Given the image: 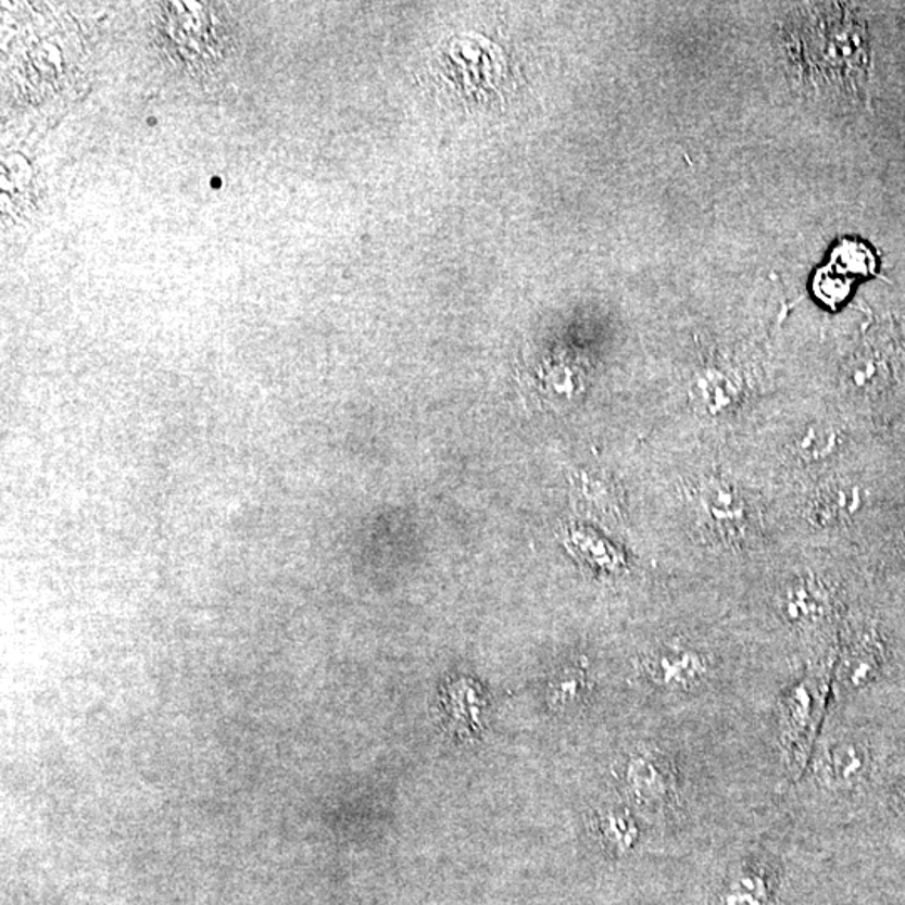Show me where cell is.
<instances>
[{
    "mask_svg": "<svg viewBox=\"0 0 905 905\" xmlns=\"http://www.w3.org/2000/svg\"><path fill=\"white\" fill-rule=\"evenodd\" d=\"M431 71L448 91L469 103H487L503 81V55L481 36H458L437 49Z\"/></svg>",
    "mask_w": 905,
    "mask_h": 905,
    "instance_id": "obj_1",
    "label": "cell"
},
{
    "mask_svg": "<svg viewBox=\"0 0 905 905\" xmlns=\"http://www.w3.org/2000/svg\"><path fill=\"white\" fill-rule=\"evenodd\" d=\"M876 268L872 250L855 240H842L830 253L827 267L820 268L815 277V296L829 305L845 301L852 282L867 277Z\"/></svg>",
    "mask_w": 905,
    "mask_h": 905,
    "instance_id": "obj_2",
    "label": "cell"
},
{
    "mask_svg": "<svg viewBox=\"0 0 905 905\" xmlns=\"http://www.w3.org/2000/svg\"><path fill=\"white\" fill-rule=\"evenodd\" d=\"M697 508L707 525L722 537H734L743 530L747 506L740 490L722 478H709L697 488Z\"/></svg>",
    "mask_w": 905,
    "mask_h": 905,
    "instance_id": "obj_3",
    "label": "cell"
},
{
    "mask_svg": "<svg viewBox=\"0 0 905 905\" xmlns=\"http://www.w3.org/2000/svg\"><path fill=\"white\" fill-rule=\"evenodd\" d=\"M648 671L664 688L690 690L706 675L707 663L694 649L664 645L649 656Z\"/></svg>",
    "mask_w": 905,
    "mask_h": 905,
    "instance_id": "obj_4",
    "label": "cell"
},
{
    "mask_svg": "<svg viewBox=\"0 0 905 905\" xmlns=\"http://www.w3.org/2000/svg\"><path fill=\"white\" fill-rule=\"evenodd\" d=\"M743 386L737 374L722 367H707L693 381L691 397L700 410L709 415H721L737 406Z\"/></svg>",
    "mask_w": 905,
    "mask_h": 905,
    "instance_id": "obj_5",
    "label": "cell"
},
{
    "mask_svg": "<svg viewBox=\"0 0 905 905\" xmlns=\"http://www.w3.org/2000/svg\"><path fill=\"white\" fill-rule=\"evenodd\" d=\"M860 502V488L857 485L842 478L827 481L815 493L810 505L812 521L820 527H829L854 515Z\"/></svg>",
    "mask_w": 905,
    "mask_h": 905,
    "instance_id": "obj_6",
    "label": "cell"
},
{
    "mask_svg": "<svg viewBox=\"0 0 905 905\" xmlns=\"http://www.w3.org/2000/svg\"><path fill=\"white\" fill-rule=\"evenodd\" d=\"M827 592L820 583L810 579H800L790 583L781 598V608L790 623L814 624L824 617L827 611Z\"/></svg>",
    "mask_w": 905,
    "mask_h": 905,
    "instance_id": "obj_7",
    "label": "cell"
},
{
    "mask_svg": "<svg viewBox=\"0 0 905 905\" xmlns=\"http://www.w3.org/2000/svg\"><path fill=\"white\" fill-rule=\"evenodd\" d=\"M626 777L629 789L642 802H663L669 793L666 771L649 756H634L627 765Z\"/></svg>",
    "mask_w": 905,
    "mask_h": 905,
    "instance_id": "obj_8",
    "label": "cell"
},
{
    "mask_svg": "<svg viewBox=\"0 0 905 905\" xmlns=\"http://www.w3.org/2000/svg\"><path fill=\"white\" fill-rule=\"evenodd\" d=\"M840 432L830 423H812L805 426L793 440V451L806 463L829 460L839 450Z\"/></svg>",
    "mask_w": 905,
    "mask_h": 905,
    "instance_id": "obj_9",
    "label": "cell"
},
{
    "mask_svg": "<svg viewBox=\"0 0 905 905\" xmlns=\"http://www.w3.org/2000/svg\"><path fill=\"white\" fill-rule=\"evenodd\" d=\"M867 765V756L857 744L842 743L830 747L824 759L825 775L842 787L857 783Z\"/></svg>",
    "mask_w": 905,
    "mask_h": 905,
    "instance_id": "obj_10",
    "label": "cell"
},
{
    "mask_svg": "<svg viewBox=\"0 0 905 905\" xmlns=\"http://www.w3.org/2000/svg\"><path fill=\"white\" fill-rule=\"evenodd\" d=\"M574 545L577 546V552L582 555L583 561L599 570H616L620 565V555L611 546V543L605 542L602 537L595 533L579 530L573 536Z\"/></svg>",
    "mask_w": 905,
    "mask_h": 905,
    "instance_id": "obj_11",
    "label": "cell"
},
{
    "mask_svg": "<svg viewBox=\"0 0 905 905\" xmlns=\"http://www.w3.org/2000/svg\"><path fill=\"white\" fill-rule=\"evenodd\" d=\"M601 830L604 839L616 851L627 852L638 840V825L626 812H608L602 817Z\"/></svg>",
    "mask_w": 905,
    "mask_h": 905,
    "instance_id": "obj_12",
    "label": "cell"
},
{
    "mask_svg": "<svg viewBox=\"0 0 905 905\" xmlns=\"http://www.w3.org/2000/svg\"><path fill=\"white\" fill-rule=\"evenodd\" d=\"M766 898L765 880L755 873H744L731 888L728 905H762Z\"/></svg>",
    "mask_w": 905,
    "mask_h": 905,
    "instance_id": "obj_13",
    "label": "cell"
},
{
    "mask_svg": "<svg viewBox=\"0 0 905 905\" xmlns=\"http://www.w3.org/2000/svg\"><path fill=\"white\" fill-rule=\"evenodd\" d=\"M883 367L873 357H864L852 364L847 381L855 391H873L882 382Z\"/></svg>",
    "mask_w": 905,
    "mask_h": 905,
    "instance_id": "obj_14",
    "label": "cell"
},
{
    "mask_svg": "<svg viewBox=\"0 0 905 905\" xmlns=\"http://www.w3.org/2000/svg\"><path fill=\"white\" fill-rule=\"evenodd\" d=\"M580 491L586 502H589L590 506H594L595 510H602L604 514H608L613 508L611 505L614 503L613 495L608 493V487L601 478L587 477V475L580 477Z\"/></svg>",
    "mask_w": 905,
    "mask_h": 905,
    "instance_id": "obj_15",
    "label": "cell"
},
{
    "mask_svg": "<svg viewBox=\"0 0 905 905\" xmlns=\"http://www.w3.org/2000/svg\"><path fill=\"white\" fill-rule=\"evenodd\" d=\"M583 682H586V676H583L582 671H567L554 682L552 686V696L555 697L557 703H568V701H574L579 697L580 691H582Z\"/></svg>",
    "mask_w": 905,
    "mask_h": 905,
    "instance_id": "obj_16",
    "label": "cell"
}]
</instances>
